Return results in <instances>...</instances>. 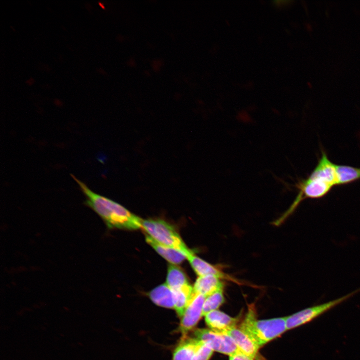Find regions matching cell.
Listing matches in <instances>:
<instances>
[{
    "label": "cell",
    "instance_id": "6da1fadb",
    "mask_svg": "<svg viewBox=\"0 0 360 360\" xmlns=\"http://www.w3.org/2000/svg\"><path fill=\"white\" fill-rule=\"evenodd\" d=\"M86 198L84 204L92 210L104 220L108 228L137 230L142 228V219L118 203L96 193L72 174Z\"/></svg>",
    "mask_w": 360,
    "mask_h": 360
},
{
    "label": "cell",
    "instance_id": "7a4b0ae2",
    "mask_svg": "<svg viewBox=\"0 0 360 360\" xmlns=\"http://www.w3.org/2000/svg\"><path fill=\"white\" fill-rule=\"evenodd\" d=\"M240 327L260 348L288 330L286 317L258 320L253 304L248 306V312Z\"/></svg>",
    "mask_w": 360,
    "mask_h": 360
},
{
    "label": "cell",
    "instance_id": "3957f363",
    "mask_svg": "<svg viewBox=\"0 0 360 360\" xmlns=\"http://www.w3.org/2000/svg\"><path fill=\"white\" fill-rule=\"evenodd\" d=\"M142 228L156 242L182 252L186 258L193 252L188 248L175 228L164 220H142Z\"/></svg>",
    "mask_w": 360,
    "mask_h": 360
},
{
    "label": "cell",
    "instance_id": "277c9868",
    "mask_svg": "<svg viewBox=\"0 0 360 360\" xmlns=\"http://www.w3.org/2000/svg\"><path fill=\"white\" fill-rule=\"evenodd\" d=\"M334 184L324 176L313 170L309 176L296 184L298 194L289 208L286 211L291 214L300 202L306 198H321L330 190Z\"/></svg>",
    "mask_w": 360,
    "mask_h": 360
},
{
    "label": "cell",
    "instance_id": "5b68a950",
    "mask_svg": "<svg viewBox=\"0 0 360 360\" xmlns=\"http://www.w3.org/2000/svg\"><path fill=\"white\" fill-rule=\"evenodd\" d=\"M360 292V288L334 300L304 308L290 316H286L287 330L297 328L311 322Z\"/></svg>",
    "mask_w": 360,
    "mask_h": 360
},
{
    "label": "cell",
    "instance_id": "8992f818",
    "mask_svg": "<svg viewBox=\"0 0 360 360\" xmlns=\"http://www.w3.org/2000/svg\"><path fill=\"white\" fill-rule=\"evenodd\" d=\"M194 334L196 338L204 342L214 351L228 356L241 352L232 339L225 333L200 328L195 330Z\"/></svg>",
    "mask_w": 360,
    "mask_h": 360
},
{
    "label": "cell",
    "instance_id": "52a82bcc",
    "mask_svg": "<svg viewBox=\"0 0 360 360\" xmlns=\"http://www.w3.org/2000/svg\"><path fill=\"white\" fill-rule=\"evenodd\" d=\"M206 296L194 292L184 312L181 317L180 330L186 336L194 328L202 316V309Z\"/></svg>",
    "mask_w": 360,
    "mask_h": 360
},
{
    "label": "cell",
    "instance_id": "ba28073f",
    "mask_svg": "<svg viewBox=\"0 0 360 360\" xmlns=\"http://www.w3.org/2000/svg\"><path fill=\"white\" fill-rule=\"evenodd\" d=\"M186 259L188 260L192 268L198 276L214 275L222 280H226L238 285L248 284L226 273L216 266L205 261L196 255L194 252L188 256Z\"/></svg>",
    "mask_w": 360,
    "mask_h": 360
},
{
    "label": "cell",
    "instance_id": "9c48e42d",
    "mask_svg": "<svg viewBox=\"0 0 360 360\" xmlns=\"http://www.w3.org/2000/svg\"><path fill=\"white\" fill-rule=\"evenodd\" d=\"M222 332L232 339L242 353L254 360L256 358L260 348L240 327L234 326Z\"/></svg>",
    "mask_w": 360,
    "mask_h": 360
},
{
    "label": "cell",
    "instance_id": "30bf717a",
    "mask_svg": "<svg viewBox=\"0 0 360 360\" xmlns=\"http://www.w3.org/2000/svg\"><path fill=\"white\" fill-rule=\"evenodd\" d=\"M205 322L210 329L216 332H224L236 326L238 319L232 318L224 312L214 310L206 314Z\"/></svg>",
    "mask_w": 360,
    "mask_h": 360
},
{
    "label": "cell",
    "instance_id": "8fae6325",
    "mask_svg": "<svg viewBox=\"0 0 360 360\" xmlns=\"http://www.w3.org/2000/svg\"><path fill=\"white\" fill-rule=\"evenodd\" d=\"M200 340L184 336L174 352L173 360H196Z\"/></svg>",
    "mask_w": 360,
    "mask_h": 360
},
{
    "label": "cell",
    "instance_id": "7c38bea8",
    "mask_svg": "<svg viewBox=\"0 0 360 360\" xmlns=\"http://www.w3.org/2000/svg\"><path fill=\"white\" fill-rule=\"evenodd\" d=\"M146 240L160 255L170 264L175 265L180 264L186 259V256L182 252L156 242L148 234H146Z\"/></svg>",
    "mask_w": 360,
    "mask_h": 360
},
{
    "label": "cell",
    "instance_id": "4fadbf2b",
    "mask_svg": "<svg viewBox=\"0 0 360 360\" xmlns=\"http://www.w3.org/2000/svg\"><path fill=\"white\" fill-rule=\"evenodd\" d=\"M148 296L156 304L168 308H174V296L172 290L166 284H162L149 293Z\"/></svg>",
    "mask_w": 360,
    "mask_h": 360
},
{
    "label": "cell",
    "instance_id": "5bb4252c",
    "mask_svg": "<svg viewBox=\"0 0 360 360\" xmlns=\"http://www.w3.org/2000/svg\"><path fill=\"white\" fill-rule=\"evenodd\" d=\"M223 280L214 275L198 276L194 286V292L206 297L218 289L224 287Z\"/></svg>",
    "mask_w": 360,
    "mask_h": 360
},
{
    "label": "cell",
    "instance_id": "9a60e30c",
    "mask_svg": "<svg viewBox=\"0 0 360 360\" xmlns=\"http://www.w3.org/2000/svg\"><path fill=\"white\" fill-rule=\"evenodd\" d=\"M174 296V310L180 318L194 294V288L190 284L180 289L172 290Z\"/></svg>",
    "mask_w": 360,
    "mask_h": 360
},
{
    "label": "cell",
    "instance_id": "2e32d148",
    "mask_svg": "<svg viewBox=\"0 0 360 360\" xmlns=\"http://www.w3.org/2000/svg\"><path fill=\"white\" fill-rule=\"evenodd\" d=\"M166 284L172 290H176L190 283L182 270L175 264H170L168 266Z\"/></svg>",
    "mask_w": 360,
    "mask_h": 360
},
{
    "label": "cell",
    "instance_id": "e0dca14e",
    "mask_svg": "<svg viewBox=\"0 0 360 360\" xmlns=\"http://www.w3.org/2000/svg\"><path fill=\"white\" fill-rule=\"evenodd\" d=\"M337 185H344L360 179V168L336 164Z\"/></svg>",
    "mask_w": 360,
    "mask_h": 360
},
{
    "label": "cell",
    "instance_id": "ac0fdd59",
    "mask_svg": "<svg viewBox=\"0 0 360 360\" xmlns=\"http://www.w3.org/2000/svg\"><path fill=\"white\" fill-rule=\"evenodd\" d=\"M224 287L220 288L206 297L202 309V316L208 312L217 310L224 302Z\"/></svg>",
    "mask_w": 360,
    "mask_h": 360
},
{
    "label": "cell",
    "instance_id": "d6986e66",
    "mask_svg": "<svg viewBox=\"0 0 360 360\" xmlns=\"http://www.w3.org/2000/svg\"><path fill=\"white\" fill-rule=\"evenodd\" d=\"M214 350L203 342L200 340L196 360H209Z\"/></svg>",
    "mask_w": 360,
    "mask_h": 360
},
{
    "label": "cell",
    "instance_id": "ffe728a7",
    "mask_svg": "<svg viewBox=\"0 0 360 360\" xmlns=\"http://www.w3.org/2000/svg\"><path fill=\"white\" fill-rule=\"evenodd\" d=\"M229 360H254L242 352L229 356Z\"/></svg>",
    "mask_w": 360,
    "mask_h": 360
},
{
    "label": "cell",
    "instance_id": "44dd1931",
    "mask_svg": "<svg viewBox=\"0 0 360 360\" xmlns=\"http://www.w3.org/2000/svg\"><path fill=\"white\" fill-rule=\"evenodd\" d=\"M289 2H290V1H286V0L275 1L276 5L279 7H282V6H284L286 5H288V4Z\"/></svg>",
    "mask_w": 360,
    "mask_h": 360
},
{
    "label": "cell",
    "instance_id": "7402d4cb",
    "mask_svg": "<svg viewBox=\"0 0 360 360\" xmlns=\"http://www.w3.org/2000/svg\"><path fill=\"white\" fill-rule=\"evenodd\" d=\"M102 4H101L100 2H99L100 6L102 8H104V6Z\"/></svg>",
    "mask_w": 360,
    "mask_h": 360
}]
</instances>
